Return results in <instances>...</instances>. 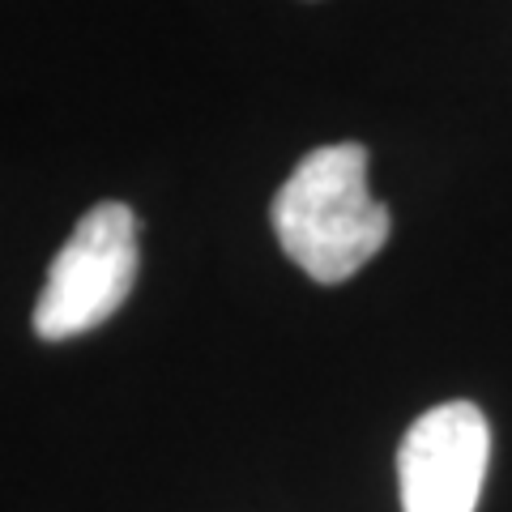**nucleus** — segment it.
<instances>
[{"mask_svg": "<svg viewBox=\"0 0 512 512\" xmlns=\"http://www.w3.org/2000/svg\"><path fill=\"white\" fill-rule=\"evenodd\" d=\"M269 218L282 252L325 286L355 278L393 231L389 210L367 188V150L359 141L312 150L278 188Z\"/></svg>", "mask_w": 512, "mask_h": 512, "instance_id": "obj_1", "label": "nucleus"}, {"mask_svg": "<svg viewBox=\"0 0 512 512\" xmlns=\"http://www.w3.org/2000/svg\"><path fill=\"white\" fill-rule=\"evenodd\" d=\"M137 214L124 201H99L64 239L47 286L35 303V333L43 342L82 338L111 320L137 282Z\"/></svg>", "mask_w": 512, "mask_h": 512, "instance_id": "obj_2", "label": "nucleus"}, {"mask_svg": "<svg viewBox=\"0 0 512 512\" xmlns=\"http://www.w3.org/2000/svg\"><path fill=\"white\" fill-rule=\"evenodd\" d=\"M491 461V427L474 402H444L414 419L397 448L402 512H474Z\"/></svg>", "mask_w": 512, "mask_h": 512, "instance_id": "obj_3", "label": "nucleus"}]
</instances>
